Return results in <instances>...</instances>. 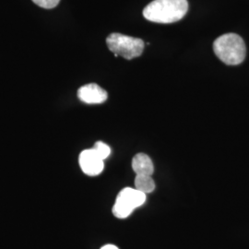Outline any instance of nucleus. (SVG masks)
I'll list each match as a JSON object with an SVG mask.
<instances>
[{"label":"nucleus","instance_id":"nucleus-1","mask_svg":"<svg viewBox=\"0 0 249 249\" xmlns=\"http://www.w3.org/2000/svg\"><path fill=\"white\" fill-rule=\"evenodd\" d=\"M187 0H154L144 10V18L156 23H174L185 17Z\"/></svg>","mask_w":249,"mask_h":249},{"label":"nucleus","instance_id":"nucleus-2","mask_svg":"<svg viewBox=\"0 0 249 249\" xmlns=\"http://www.w3.org/2000/svg\"><path fill=\"white\" fill-rule=\"evenodd\" d=\"M213 50L218 58L229 66H236L246 58L247 47L241 36L226 34L215 40Z\"/></svg>","mask_w":249,"mask_h":249},{"label":"nucleus","instance_id":"nucleus-3","mask_svg":"<svg viewBox=\"0 0 249 249\" xmlns=\"http://www.w3.org/2000/svg\"><path fill=\"white\" fill-rule=\"evenodd\" d=\"M107 44L109 50L116 56L120 55L127 60L142 55L144 50L142 39L121 34H111L107 38Z\"/></svg>","mask_w":249,"mask_h":249},{"label":"nucleus","instance_id":"nucleus-4","mask_svg":"<svg viewBox=\"0 0 249 249\" xmlns=\"http://www.w3.org/2000/svg\"><path fill=\"white\" fill-rule=\"evenodd\" d=\"M145 201L146 194L136 188L125 187L116 196L113 213L116 218L124 219L132 213L136 208L142 206Z\"/></svg>","mask_w":249,"mask_h":249},{"label":"nucleus","instance_id":"nucleus-5","mask_svg":"<svg viewBox=\"0 0 249 249\" xmlns=\"http://www.w3.org/2000/svg\"><path fill=\"white\" fill-rule=\"evenodd\" d=\"M80 168L84 174L89 177H96L105 168L104 160L91 148L82 151L80 154Z\"/></svg>","mask_w":249,"mask_h":249},{"label":"nucleus","instance_id":"nucleus-6","mask_svg":"<svg viewBox=\"0 0 249 249\" xmlns=\"http://www.w3.org/2000/svg\"><path fill=\"white\" fill-rule=\"evenodd\" d=\"M78 97L81 102L88 105L103 104L107 100V91L95 83H89L80 87L78 90Z\"/></svg>","mask_w":249,"mask_h":249},{"label":"nucleus","instance_id":"nucleus-7","mask_svg":"<svg viewBox=\"0 0 249 249\" xmlns=\"http://www.w3.org/2000/svg\"><path fill=\"white\" fill-rule=\"evenodd\" d=\"M132 169L136 176H150L153 174L154 166L151 158L145 153H138L132 160Z\"/></svg>","mask_w":249,"mask_h":249},{"label":"nucleus","instance_id":"nucleus-8","mask_svg":"<svg viewBox=\"0 0 249 249\" xmlns=\"http://www.w3.org/2000/svg\"><path fill=\"white\" fill-rule=\"evenodd\" d=\"M135 188L144 194H148L155 189V183L150 176H136Z\"/></svg>","mask_w":249,"mask_h":249},{"label":"nucleus","instance_id":"nucleus-9","mask_svg":"<svg viewBox=\"0 0 249 249\" xmlns=\"http://www.w3.org/2000/svg\"><path fill=\"white\" fill-rule=\"evenodd\" d=\"M95 152L98 154L99 156L105 160L107 158H108V156L110 155L111 153V149L110 147L103 142H97L94 144L93 148H92Z\"/></svg>","mask_w":249,"mask_h":249},{"label":"nucleus","instance_id":"nucleus-10","mask_svg":"<svg viewBox=\"0 0 249 249\" xmlns=\"http://www.w3.org/2000/svg\"><path fill=\"white\" fill-rule=\"evenodd\" d=\"M34 3H36V5L40 8H43L45 9H51L55 8L60 0H33Z\"/></svg>","mask_w":249,"mask_h":249},{"label":"nucleus","instance_id":"nucleus-11","mask_svg":"<svg viewBox=\"0 0 249 249\" xmlns=\"http://www.w3.org/2000/svg\"><path fill=\"white\" fill-rule=\"evenodd\" d=\"M101 249H119L116 246H114V245H106V246H104L103 248Z\"/></svg>","mask_w":249,"mask_h":249}]
</instances>
